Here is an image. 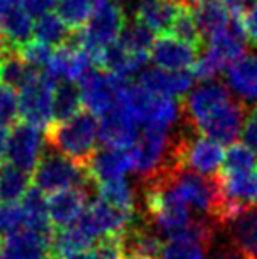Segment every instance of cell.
I'll return each mask as SVG.
<instances>
[{
	"mask_svg": "<svg viewBox=\"0 0 257 259\" xmlns=\"http://www.w3.org/2000/svg\"><path fill=\"white\" fill-rule=\"evenodd\" d=\"M0 259H4V250H2V240H0Z\"/></svg>",
	"mask_w": 257,
	"mask_h": 259,
	"instance_id": "681fc988",
	"label": "cell"
},
{
	"mask_svg": "<svg viewBox=\"0 0 257 259\" xmlns=\"http://www.w3.org/2000/svg\"><path fill=\"white\" fill-rule=\"evenodd\" d=\"M199 50L180 41L175 35H159L148 53L151 65L162 71H192Z\"/></svg>",
	"mask_w": 257,
	"mask_h": 259,
	"instance_id": "e0dca14e",
	"label": "cell"
},
{
	"mask_svg": "<svg viewBox=\"0 0 257 259\" xmlns=\"http://www.w3.org/2000/svg\"><path fill=\"white\" fill-rule=\"evenodd\" d=\"M21 210H23L25 228L32 231L42 233V235H53V226L49 221L48 211V198L37 191L35 187H30L28 192L20 201Z\"/></svg>",
	"mask_w": 257,
	"mask_h": 259,
	"instance_id": "484cf974",
	"label": "cell"
},
{
	"mask_svg": "<svg viewBox=\"0 0 257 259\" xmlns=\"http://www.w3.org/2000/svg\"><path fill=\"white\" fill-rule=\"evenodd\" d=\"M57 83L59 81L41 71L18 90V116L21 122L39 131H48V127L55 122L53 97Z\"/></svg>",
	"mask_w": 257,
	"mask_h": 259,
	"instance_id": "52a82bcc",
	"label": "cell"
},
{
	"mask_svg": "<svg viewBox=\"0 0 257 259\" xmlns=\"http://www.w3.org/2000/svg\"><path fill=\"white\" fill-rule=\"evenodd\" d=\"M85 189H69L48 196V211L53 231L78 224L88 203Z\"/></svg>",
	"mask_w": 257,
	"mask_h": 259,
	"instance_id": "cb8c5ba5",
	"label": "cell"
},
{
	"mask_svg": "<svg viewBox=\"0 0 257 259\" xmlns=\"http://www.w3.org/2000/svg\"><path fill=\"white\" fill-rule=\"evenodd\" d=\"M4 259H52V236L20 229L2 242Z\"/></svg>",
	"mask_w": 257,
	"mask_h": 259,
	"instance_id": "603a6c76",
	"label": "cell"
},
{
	"mask_svg": "<svg viewBox=\"0 0 257 259\" xmlns=\"http://www.w3.org/2000/svg\"><path fill=\"white\" fill-rule=\"evenodd\" d=\"M90 259H129L125 250L124 236H106L90 247Z\"/></svg>",
	"mask_w": 257,
	"mask_h": 259,
	"instance_id": "74e56055",
	"label": "cell"
},
{
	"mask_svg": "<svg viewBox=\"0 0 257 259\" xmlns=\"http://www.w3.org/2000/svg\"><path fill=\"white\" fill-rule=\"evenodd\" d=\"M257 166V152L245 143H233L227 147L222 173H238Z\"/></svg>",
	"mask_w": 257,
	"mask_h": 259,
	"instance_id": "8d00e7d4",
	"label": "cell"
},
{
	"mask_svg": "<svg viewBox=\"0 0 257 259\" xmlns=\"http://www.w3.org/2000/svg\"><path fill=\"white\" fill-rule=\"evenodd\" d=\"M247 113V106L241 104L240 101L231 99L195 131L197 134L210 138L220 145H233L236 143V138L243 131Z\"/></svg>",
	"mask_w": 257,
	"mask_h": 259,
	"instance_id": "2e32d148",
	"label": "cell"
},
{
	"mask_svg": "<svg viewBox=\"0 0 257 259\" xmlns=\"http://www.w3.org/2000/svg\"><path fill=\"white\" fill-rule=\"evenodd\" d=\"M42 150H44V138L41 131L23 122L14 123L7 140L6 157L9 159V164L30 173L44 155Z\"/></svg>",
	"mask_w": 257,
	"mask_h": 259,
	"instance_id": "5bb4252c",
	"label": "cell"
},
{
	"mask_svg": "<svg viewBox=\"0 0 257 259\" xmlns=\"http://www.w3.org/2000/svg\"><path fill=\"white\" fill-rule=\"evenodd\" d=\"M125 25H127V16L120 6L100 2L88 23L72 37H76L74 42L81 46L95 64V58L120 39Z\"/></svg>",
	"mask_w": 257,
	"mask_h": 259,
	"instance_id": "277c9868",
	"label": "cell"
},
{
	"mask_svg": "<svg viewBox=\"0 0 257 259\" xmlns=\"http://www.w3.org/2000/svg\"><path fill=\"white\" fill-rule=\"evenodd\" d=\"M134 217L136 215L124 213L97 199L86 206L85 213L78 221V226L92 240H100L106 236H125L134 226Z\"/></svg>",
	"mask_w": 257,
	"mask_h": 259,
	"instance_id": "7c38bea8",
	"label": "cell"
},
{
	"mask_svg": "<svg viewBox=\"0 0 257 259\" xmlns=\"http://www.w3.org/2000/svg\"><path fill=\"white\" fill-rule=\"evenodd\" d=\"M99 199L129 215H136V192L125 178L97 184Z\"/></svg>",
	"mask_w": 257,
	"mask_h": 259,
	"instance_id": "4dcf8cb0",
	"label": "cell"
},
{
	"mask_svg": "<svg viewBox=\"0 0 257 259\" xmlns=\"http://www.w3.org/2000/svg\"><path fill=\"white\" fill-rule=\"evenodd\" d=\"M137 138H139V122L122 101L108 115L100 116L99 141H102L104 147L130 150L136 145Z\"/></svg>",
	"mask_w": 257,
	"mask_h": 259,
	"instance_id": "9a60e30c",
	"label": "cell"
},
{
	"mask_svg": "<svg viewBox=\"0 0 257 259\" xmlns=\"http://www.w3.org/2000/svg\"><path fill=\"white\" fill-rule=\"evenodd\" d=\"M52 53H53V48H49V46L42 45V42H39V41H34V39L18 52V55H20L30 67L37 69V71H44Z\"/></svg>",
	"mask_w": 257,
	"mask_h": 259,
	"instance_id": "ab89813d",
	"label": "cell"
},
{
	"mask_svg": "<svg viewBox=\"0 0 257 259\" xmlns=\"http://www.w3.org/2000/svg\"><path fill=\"white\" fill-rule=\"evenodd\" d=\"M210 259H247L233 242H222L213 247Z\"/></svg>",
	"mask_w": 257,
	"mask_h": 259,
	"instance_id": "ee69618b",
	"label": "cell"
},
{
	"mask_svg": "<svg viewBox=\"0 0 257 259\" xmlns=\"http://www.w3.org/2000/svg\"><path fill=\"white\" fill-rule=\"evenodd\" d=\"M30 189V173L13 166H0V201L2 203H20Z\"/></svg>",
	"mask_w": 257,
	"mask_h": 259,
	"instance_id": "1f68e13d",
	"label": "cell"
},
{
	"mask_svg": "<svg viewBox=\"0 0 257 259\" xmlns=\"http://www.w3.org/2000/svg\"><path fill=\"white\" fill-rule=\"evenodd\" d=\"M229 101L231 92L222 81H201L183 97V116L194 129H197Z\"/></svg>",
	"mask_w": 257,
	"mask_h": 259,
	"instance_id": "8fae6325",
	"label": "cell"
},
{
	"mask_svg": "<svg viewBox=\"0 0 257 259\" xmlns=\"http://www.w3.org/2000/svg\"><path fill=\"white\" fill-rule=\"evenodd\" d=\"M236 21L240 25V30L245 35V39L257 46V0H254V4L250 7H245L241 11Z\"/></svg>",
	"mask_w": 257,
	"mask_h": 259,
	"instance_id": "b9f144b4",
	"label": "cell"
},
{
	"mask_svg": "<svg viewBox=\"0 0 257 259\" xmlns=\"http://www.w3.org/2000/svg\"><path fill=\"white\" fill-rule=\"evenodd\" d=\"M67 259H90V257H88V252H85V254H79V256H72Z\"/></svg>",
	"mask_w": 257,
	"mask_h": 259,
	"instance_id": "7dc6e473",
	"label": "cell"
},
{
	"mask_svg": "<svg viewBox=\"0 0 257 259\" xmlns=\"http://www.w3.org/2000/svg\"><path fill=\"white\" fill-rule=\"evenodd\" d=\"M241 136H243V143L257 152V104L252 106V109L247 113Z\"/></svg>",
	"mask_w": 257,
	"mask_h": 259,
	"instance_id": "7bdbcfd3",
	"label": "cell"
},
{
	"mask_svg": "<svg viewBox=\"0 0 257 259\" xmlns=\"http://www.w3.org/2000/svg\"><path fill=\"white\" fill-rule=\"evenodd\" d=\"M122 103L132 111L143 129H161L171 133L176 122L183 116L178 99L155 96L141 89L137 83H127L122 94Z\"/></svg>",
	"mask_w": 257,
	"mask_h": 259,
	"instance_id": "3957f363",
	"label": "cell"
},
{
	"mask_svg": "<svg viewBox=\"0 0 257 259\" xmlns=\"http://www.w3.org/2000/svg\"><path fill=\"white\" fill-rule=\"evenodd\" d=\"M194 79L192 71H162L157 67H150L139 72L136 83L155 96L180 99L192 90Z\"/></svg>",
	"mask_w": 257,
	"mask_h": 259,
	"instance_id": "ac0fdd59",
	"label": "cell"
},
{
	"mask_svg": "<svg viewBox=\"0 0 257 259\" xmlns=\"http://www.w3.org/2000/svg\"><path fill=\"white\" fill-rule=\"evenodd\" d=\"M13 2V0H0V13H2L4 9H7V6Z\"/></svg>",
	"mask_w": 257,
	"mask_h": 259,
	"instance_id": "bcb514c9",
	"label": "cell"
},
{
	"mask_svg": "<svg viewBox=\"0 0 257 259\" xmlns=\"http://www.w3.org/2000/svg\"><path fill=\"white\" fill-rule=\"evenodd\" d=\"M88 182L90 178L85 166L57 152L42 155L32 173V187L41 191L44 196H52L69 189H85Z\"/></svg>",
	"mask_w": 257,
	"mask_h": 259,
	"instance_id": "8992f818",
	"label": "cell"
},
{
	"mask_svg": "<svg viewBox=\"0 0 257 259\" xmlns=\"http://www.w3.org/2000/svg\"><path fill=\"white\" fill-rule=\"evenodd\" d=\"M99 6L100 0H57V14L74 35L88 23Z\"/></svg>",
	"mask_w": 257,
	"mask_h": 259,
	"instance_id": "f1b7e54d",
	"label": "cell"
},
{
	"mask_svg": "<svg viewBox=\"0 0 257 259\" xmlns=\"http://www.w3.org/2000/svg\"><path fill=\"white\" fill-rule=\"evenodd\" d=\"M148 182L150 184L144 189V208L157 231L168 240L189 228L194 221L190 210L173 194L164 178L155 177Z\"/></svg>",
	"mask_w": 257,
	"mask_h": 259,
	"instance_id": "7a4b0ae2",
	"label": "cell"
},
{
	"mask_svg": "<svg viewBox=\"0 0 257 259\" xmlns=\"http://www.w3.org/2000/svg\"><path fill=\"white\" fill-rule=\"evenodd\" d=\"M159 177L164 178L173 194L189 210L195 211V213L213 215L217 203H219V189H217L215 178L208 180L204 177L176 169L173 166Z\"/></svg>",
	"mask_w": 257,
	"mask_h": 259,
	"instance_id": "9c48e42d",
	"label": "cell"
},
{
	"mask_svg": "<svg viewBox=\"0 0 257 259\" xmlns=\"http://www.w3.org/2000/svg\"><path fill=\"white\" fill-rule=\"evenodd\" d=\"M127 257L130 259H159L162 252L161 236L150 228H130L124 236Z\"/></svg>",
	"mask_w": 257,
	"mask_h": 259,
	"instance_id": "83f0119b",
	"label": "cell"
},
{
	"mask_svg": "<svg viewBox=\"0 0 257 259\" xmlns=\"http://www.w3.org/2000/svg\"><path fill=\"white\" fill-rule=\"evenodd\" d=\"M176 141L169 131L143 129L136 145L130 148L132 171L144 180H153L173 166V150Z\"/></svg>",
	"mask_w": 257,
	"mask_h": 259,
	"instance_id": "5b68a950",
	"label": "cell"
},
{
	"mask_svg": "<svg viewBox=\"0 0 257 259\" xmlns=\"http://www.w3.org/2000/svg\"><path fill=\"white\" fill-rule=\"evenodd\" d=\"M83 109L79 90L72 83H57L55 97H53V113H55V122H62L71 116L78 115Z\"/></svg>",
	"mask_w": 257,
	"mask_h": 259,
	"instance_id": "e575fe53",
	"label": "cell"
},
{
	"mask_svg": "<svg viewBox=\"0 0 257 259\" xmlns=\"http://www.w3.org/2000/svg\"><path fill=\"white\" fill-rule=\"evenodd\" d=\"M129 259H130V257H129Z\"/></svg>",
	"mask_w": 257,
	"mask_h": 259,
	"instance_id": "f907efd6",
	"label": "cell"
},
{
	"mask_svg": "<svg viewBox=\"0 0 257 259\" xmlns=\"http://www.w3.org/2000/svg\"><path fill=\"white\" fill-rule=\"evenodd\" d=\"M7 140H9V129L0 127V166H2L4 157L7 155Z\"/></svg>",
	"mask_w": 257,
	"mask_h": 259,
	"instance_id": "f6af8a7d",
	"label": "cell"
},
{
	"mask_svg": "<svg viewBox=\"0 0 257 259\" xmlns=\"http://www.w3.org/2000/svg\"><path fill=\"white\" fill-rule=\"evenodd\" d=\"M233 243L247 259H257V208L231 222Z\"/></svg>",
	"mask_w": 257,
	"mask_h": 259,
	"instance_id": "f546056e",
	"label": "cell"
},
{
	"mask_svg": "<svg viewBox=\"0 0 257 259\" xmlns=\"http://www.w3.org/2000/svg\"><path fill=\"white\" fill-rule=\"evenodd\" d=\"M127 83L129 79H122L99 69H93L78 83L83 109L95 118L108 115L122 101V94Z\"/></svg>",
	"mask_w": 257,
	"mask_h": 259,
	"instance_id": "30bf717a",
	"label": "cell"
},
{
	"mask_svg": "<svg viewBox=\"0 0 257 259\" xmlns=\"http://www.w3.org/2000/svg\"><path fill=\"white\" fill-rule=\"evenodd\" d=\"M71 32L64 25V21L59 18L57 13H48L42 16L35 18L34 21V41H39L42 45L49 46V48H59V46L69 42Z\"/></svg>",
	"mask_w": 257,
	"mask_h": 259,
	"instance_id": "d6a6232c",
	"label": "cell"
},
{
	"mask_svg": "<svg viewBox=\"0 0 257 259\" xmlns=\"http://www.w3.org/2000/svg\"><path fill=\"white\" fill-rule=\"evenodd\" d=\"M245 6L233 9L226 4L217 2V0H195L192 4L195 23H197L204 42L212 39L213 35L229 30Z\"/></svg>",
	"mask_w": 257,
	"mask_h": 259,
	"instance_id": "ffe728a7",
	"label": "cell"
},
{
	"mask_svg": "<svg viewBox=\"0 0 257 259\" xmlns=\"http://www.w3.org/2000/svg\"><path fill=\"white\" fill-rule=\"evenodd\" d=\"M0 34L14 52H20L34 37V18L13 0L0 13Z\"/></svg>",
	"mask_w": 257,
	"mask_h": 259,
	"instance_id": "d4e9b609",
	"label": "cell"
},
{
	"mask_svg": "<svg viewBox=\"0 0 257 259\" xmlns=\"http://www.w3.org/2000/svg\"><path fill=\"white\" fill-rule=\"evenodd\" d=\"M25 228L20 203H0V240Z\"/></svg>",
	"mask_w": 257,
	"mask_h": 259,
	"instance_id": "f35d334b",
	"label": "cell"
},
{
	"mask_svg": "<svg viewBox=\"0 0 257 259\" xmlns=\"http://www.w3.org/2000/svg\"><path fill=\"white\" fill-rule=\"evenodd\" d=\"M86 175L90 182L102 184V182L120 180L132 171V155L130 150H118V148H100L85 164Z\"/></svg>",
	"mask_w": 257,
	"mask_h": 259,
	"instance_id": "7402d4cb",
	"label": "cell"
},
{
	"mask_svg": "<svg viewBox=\"0 0 257 259\" xmlns=\"http://www.w3.org/2000/svg\"><path fill=\"white\" fill-rule=\"evenodd\" d=\"M155 41V34L151 30H148L144 25H141L139 21L127 20V25H125L124 32H122L120 42L124 48H127L129 52H132L134 55H139L143 58H148V53H150V48Z\"/></svg>",
	"mask_w": 257,
	"mask_h": 259,
	"instance_id": "836d02e7",
	"label": "cell"
},
{
	"mask_svg": "<svg viewBox=\"0 0 257 259\" xmlns=\"http://www.w3.org/2000/svg\"><path fill=\"white\" fill-rule=\"evenodd\" d=\"M226 150L224 145L206 136H183L175 143L173 150V167L195 173L199 177L219 175L224 166Z\"/></svg>",
	"mask_w": 257,
	"mask_h": 259,
	"instance_id": "ba28073f",
	"label": "cell"
},
{
	"mask_svg": "<svg viewBox=\"0 0 257 259\" xmlns=\"http://www.w3.org/2000/svg\"><path fill=\"white\" fill-rule=\"evenodd\" d=\"M18 120V92L0 83V127L14 125Z\"/></svg>",
	"mask_w": 257,
	"mask_h": 259,
	"instance_id": "60d3db41",
	"label": "cell"
},
{
	"mask_svg": "<svg viewBox=\"0 0 257 259\" xmlns=\"http://www.w3.org/2000/svg\"><path fill=\"white\" fill-rule=\"evenodd\" d=\"M202 243L185 236H173L164 242L161 259H210Z\"/></svg>",
	"mask_w": 257,
	"mask_h": 259,
	"instance_id": "d590c367",
	"label": "cell"
},
{
	"mask_svg": "<svg viewBox=\"0 0 257 259\" xmlns=\"http://www.w3.org/2000/svg\"><path fill=\"white\" fill-rule=\"evenodd\" d=\"M92 242L93 240L78 224L55 229L52 235V259H67L85 254L92 247Z\"/></svg>",
	"mask_w": 257,
	"mask_h": 259,
	"instance_id": "4316f807",
	"label": "cell"
},
{
	"mask_svg": "<svg viewBox=\"0 0 257 259\" xmlns=\"http://www.w3.org/2000/svg\"><path fill=\"white\" fill-rule=\"evenodd\" d=\"M93 69H95L93 58L81 46L76 45L74 41H69L53 50L44 72L48 76H52L55 81L72 83L74 85V83L81 81Z\"/></svg>",
	"mask_w": 257,
	"mask_h": 259,
	"instance_id": "4fadbf2b",
	"label": "cell"
},
{
	"mask_svg": "<svg viewBox=\"0 0 257 259\" xmlns=\"http://www.w3.org/2000/svg\"><path fill=\"white\" fill-rule=\"evenodd\" d=\"M53 152L85 166L99 143V122L85 109L62 122H53L46 131Z\"/></svg>",
	"mask_w": 257,
	"mask_h": 259,
	"instance_id": "6da1fadb",
	"label": "cell"
},
{
	"mask_svg": "<svg viewBox=\"0 0 257 259\" xmlns=\"http://www.w3.org/2000/svg\"><path fill=\"white\" fill-rule=\"evenodd\" d=\"M187 7L178 0H137L134 20L151 30L155 35H169L180 13Z\"/></svg>",
	"mask_w": 257,
	"mask_h": 259,
	"instance_id": "d6986e66",
	"label": "cell"
},
{
	"mask_svg": "<svg viewBox=\"0 0 257 259\" xmlns=\"http://www.w3.org/2000/svg\"><path fill=\"white\" fill-rule=\"evenodd\" d=\"M100 2H106V4H115V6H118V4H120L122 0H100Z\"/></svg>",
	"mask_w": 257,
	"mask_h": 259,
	"instance_id": "c3c4849f",
	"label": "cell"
},
{
	"mask_svg": "<svg viewBox=\"0 0 257 259\" xmlns=\"http://www.w3.org/2000/svg\"><path fill=\"white\" fill-rule=\"evenodd\" d=\"M224 85L241 104H257V53H245L224 72Z\"/></svg>",
	"mask_w": 257,
	"mask_h": 259,
	"instance_id": "44dd1931",
	"label": "cell"
}]
</instances>
